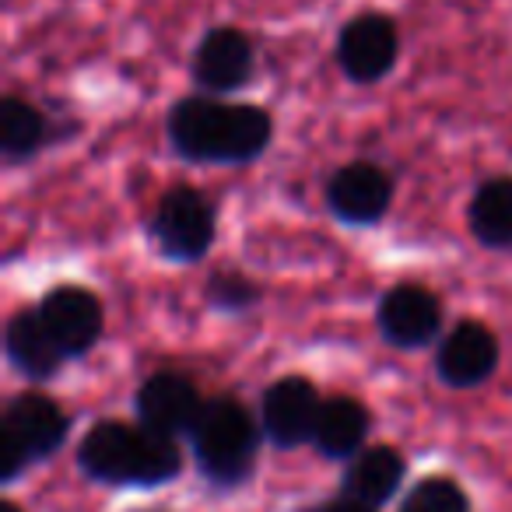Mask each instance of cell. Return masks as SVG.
Returning a JSON list of instances; mask_svg holds the SVG:
<instances>
[{
	"label": "cell",
	"instance_id": "obj_19",
	"mask_svg": "<svg viewBox=\"0 0 512 512\" xmlns=\"http://www.w3.org/2000/svg\"><path fill=\"white\" fill-rule=\"evenodd\" d=\"M404 512H470L463 488L449 477H425L418 488H411Z\"/></svg>",
	"mask_w": 512,
	"mask_h": 512
},
{
	"label": "cell",
	"instance_id": "obj_13",
	"mask_svg": "<svg viewBox=\"0 0 512 512\" xmlns=\"http://www.w3.org/2000/svg\"><path fill=\"white\" fill-rule=\"evenodd\" d=\"M435 365H439V376L446 379L449 386H477L495 372L498 365V341L484 323H460L446 334L439 355H435Z\"/></svg>",
	"mask_w": 512,
	"mask_h": 512
},
{
	"label": "cell",
	"instance_id": "obj_16",
	"mask_svg": "<svg viewBox=\"0 0 512 512\" xmlns=\"http://www.w3.org/2000/svg\"><path fill=\"white\" fill-rule=\"evenodd\" d=\"M369 432V414L355 397H327L316 414L313 442L330 460H348L362 449Z\"/></svg>",
	"mask_w": 512,
	"mask_h": 512
},
{
	"label": "cell",
	"instance_id": "obj_21",
	"mask_svg": "<svg viewBox=\"0 0 512 512\" xmlns=\"http://www.w3.org/2000/svg\"><path fill=\"white\" fill-rule=\"evenodd\" d=\"M313 512H376V505H365V502H358V498L344 495V498H334V502L316 505Z\"/></svg>",
	"mask_w": 512,
	"mask_h": 512
},
{
	"label": "cell",
	"instance_id": "obj_11",
	"mask_svg": "<svg viewBox=\"0 0 512 512\" xmlns=\"http://www.w3.org/2000/svg\"><path fill=\"white\" fill-rule=\"evenodd\" d=\"M379 330L393 348L414 351L428 344L442 327V306L428 288L421 285H397L379 302Z\"/></svg>",
	"mask_w": 512,
	"mask_h": 512
},
{
	"label": "cell",
	"instance_id": "obj_4",
	"mask_svg": "<svg viewBox=\"0 0 512 512\" xmlns=\"http://www.w3.org/2000/svg\"><path fill=\"white\" fill-rule=\"evenodd\" d=\"M67 414L43 393H22L4 411L0 428V481H15L29 463L53 456L67 439Z\"/></svg>",
	"mask_w": 512,
	"mask_h": 512
},
{
	"label": "cell",
	"instance_id": "obj_10",
	"mask_svg": "<svg viewBox=\"0 0 512 512\" xmlns=\"http://www.w3.org/2000/svg\"><path fill=\"white\" fill-rule=\"evenodd\" d=\"M393 200V179L372 162H351L330 176L327 204L348 225H372Z\"/></svg>",
	"mask_w": 512,
	"mask_h": 512
},
{
	"label": "cell",
	"instance_id": "obj_9",
	"mask_svg": "<svg viewBox=\"0 0 512 512\" xmlns=\"http://www.w3.org/2000/svg\"><path fill=\"white\" fill-rule=\"evenodd\" d=\"M134 411L137 421L148 425L151 432L162 435H183L193 432L200 411H204V400H200L197 386L186 376H176V372H158L148 383L137 390L134 397Z\"/></svg>",
	"mask_w": 512,
	"mask_h": 512
},
{
	"label": "cell",
	"instance_id": "obj_1",
	"mask_svg": "<svg viewBox=\"0 0 512 512\" xmlns=\"http://www.w3.org/2000/svg\"><path fill=\"white\" fill-rule=\"evenodd\" d=\"M165 134L179 158L207 165H242L267 151L274 120L264 106L225 95H186L169 109Z\"/></svg>",
	"mask_w": 512,
	"mask_h": 512
},
{
	"label": "cell",
	"instance_id": "obj_12",
	"mask_svg": "<svg viewBox=\"0 0 512 512\" xmlns=\"http://www.w3.org/2000/svg\"><path fill=\"white\" fill-rule=\"evenodd\" d=\"M320 404V393L313 390L309 379H281L264 393V432L271 435L274 446H302V442L313 439Z\"/></svg>",
	"mask_w": 512,
	"mask_h": 512
},
{
	"label": "cell",
	"instance_id": "obj_3",
	"mask_svg": "<svg viewBox=\"0 0 512 512\" xmlns=\"http://www.w3.org/2000/svg\"><path fill=\"white\" fill-rule=\"evenodd\" d=\"M193 456H197L200 474L218 488H235L256 467V449H260V432L253 418L235 400H211L200 411L193 425Z\"/></svg>",
	"mask_w": 512,
	"mask_h": 512
},
{
	"label": "cell",
	"instance_id": "obj_8",
	"mask_svg": "<svg viewBox=\"0 0 512 512\" xmlns=\"http://www.w3.org/2000/svg\"><path fill=\"white\" fill-rule=\"evenodd\" d=\"M39 316L67 358L88 355L102 337V306L88 288L60 285L39 302Z\"/></svg>",
	"mask_w": 512,
	"mask_h": 512
},
{
	"label": "cell",
	"instance_id": "obj_6",
	"mask_svg": "<svg viewBox=\"0 0 512 512\" xmlns=\"http://www.w3.org/2000/svg\"><path fill=\"white\" fill-rule=\"evenodd\" d=\"M190 78L207 95H235L256 78V46L235 25H214L197 39Z\"/></svg>",
	"mask_w": 512,
	"mask_h": 512
},
{
	"label": "cell",
	"instance_id": "obj_18",
	"mask_svg": "<svg viewBox=\"0 0 512 512\" xmlns=\"http://www.w3.org/2000/svg\"><path fill=\"white\" fill-rule=\"evenodd\" d=\"M470 232L484 246H512V176L477 186L470 200Z\"/></svg>",
	"mask_w": 512,
	"mask_h": 512
},
{
	"label": "cell",
	"instance_id": "obj_17",
	"mask_svg": "<svg viewBox=\"0 0 512 512\" xmlns=\"http://www.w3.org/2000/svg\"><path fill=\"white\" fill-rule=\"evenodd\" d=\"M50 137V120L29 99L8 95L0 102V151L8 162H25L32 158Z\"/></svg>",
	"mask_w": 512,
	"mask_h": 512
},
{
	"label": "cell",
	"instance_id": "obj_23",
	"mask_svg": "<svg viewBox=\"0 0 512 512\" xmlns=\"http://www.w3.org/2000/svg\"><path fill=\"white\" fill-rule=\"evenodd\" d=\"M400 512H404V509H400Z\"/></svg>",
	"mask_w": 512,
	"mask_h": 512
},
{
	"label": "cell",
	"instance_id": "obj_7",
	"mask_svg": "<svg viewBox=\"0 0 512 512\" xmlns=\"http://www.w3.org/2000/svg\"><path fill=\"white\" fill-rule=\"evenodd\" d=\"M151 239L162 256L176 264H193L214 242V211L207 197L190 186H176L162 197L151 218Z\"/></svg>",
	"mask_w": 512,
	"mask_h": 512
},
{
	"label": "cell",
	"instance_id": "obj_22",
	"mask_svg": "<svg viewBox=\"0 0 512 512\" xmlns=\"http://www.w3.org/2000/svg\"><path fill=\"white\" fill-rule=\"evenodd\" d=\"M0 512H22V509L15 502H0Z\"/></svg>",
	"mask_w": 512,
	"mask_h": 512
},
{
	"label": "cell",
	"instance_id": "obj_2",
	"mask_svg": "<svg viewBox=\"0 0 512 512\" xmlns=\"http://www.w3.org/2000/svg\"><path fill=\"white\" fill-rule=\"evenodd\" d=\"M78 463L92 481L113 488H155L179 474L183 456L172 435L151 432L148 425L99 421L78 449Z\"/></svg>",
	"mask_w": 512,
	"mask_h": 512
},
{
	"label": "cell",
	"instance_id": "obj_15",
	"mask_svg": "<svg viewBox=\"0 0 512 512\" xmlns=\"http://www.w3.org/2000/svg\"><path fill=\"white\" fill-rule=\"evenodd\" d=\"M4 344H8L11 365L29 379H53L67 358L64 351H60V344L53 341L50 327L43 323L39 309L36 313H18L15 320L8 323Z\"/></svg>",
	"mask_w": 512,
	"mask_h": 512
},
{
	"label": "cell",
	"instance_id": "obj_20",
	"mask_svg": "<svg viewBox=\"0 0 512 512\" xmlns=\"http://www.w3.org/2000/svg\"><path fill=\"white\" fill-rule=\"evenodd\" d=\"M207 299L214 302V309H225V313H242L256 302V285L239 274H218L207 285Z\"/></svg>",
	"mask_w": 512,
	"mask_h": 512
},
{
	"label": "cell",
	"instance_id": "obj_5",
	"mask_svg": "<svg viewBox=\"0 0 512 512\" xmlns=\"http://www.w3.org/2000/svg\"><path fill=\"white\" fill-rule=\"evenodd\" d=\"M337 67L355 85H376L400 60V25L386 11H358L337 32Z\"/></svg>",
	"mask_w": 512,
	"mask_h": 512
},
{
	"label": "cell",
	"instance_id": "obj_14",
	"mask_svg": "<svg viewBox=\"0 0 512 512\" xmlns=\"http://www.w3.org/2000/svg\"><path fill=\"white\" fill-rule=\"evenodd\" d=\"M407 474V463L397 449L390 446H369L351 456L344 470V495L358 498L365 505H383L400 491Z\"/></svg>",
	"mask_w": 512,
	"mask_h": 512
}]
</instances>
